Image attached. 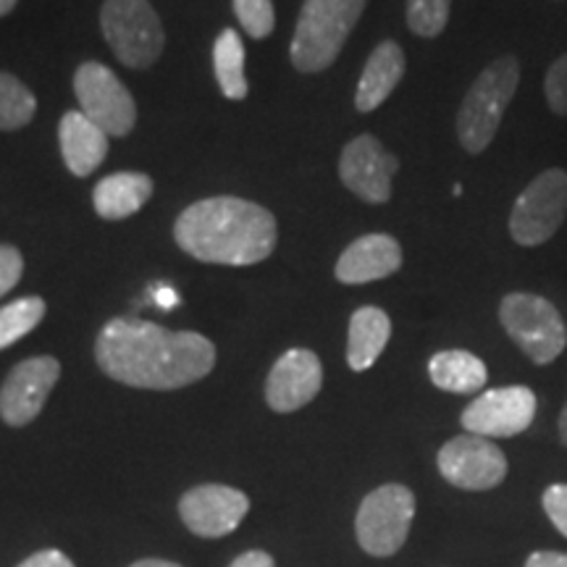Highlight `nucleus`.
<instances>
[{
    "mask_svg": "<svg viewBox=\"0 0 567 567\" xmlns=\"http://www.w3.org/2000/svg\"><path fill=\"white\" fill-rule=\"evenodd\" d=\"M19 567H76V565L71 563V559L63 555V551L45 549V551H38V555L27 557Z\"/></svg>",
    "mask_w": 567,
    "mask_h": 567,
    "instance_id": "30",
    "label": "nucleus"
},
{
    "mask_svg": "<svg viewBox=\"0 0 567 567\" xmlns=\"http://www.w3.org/2000/svg\"><path fill=\"white\" fill-rule=\"evenodd\" d=\"M536 394L528 386L488 389L463 410V429L484 439L523 434L536 417Z\"/></svg>",
    "mask_w": 567,
    "mask_h": 567,
    "instance_id": "11",
    "label": "nucleus"
},
{
    "mask_svg": "<svg viewBox=\"0 0 567 567\" xmlns=\"http://www.w3.org/2000/svg\"><path fill=\"white\" fill-rule=\"evenodd\" d=\"M402 268V247L389 234H365L347 245V250L337 260V281L347 287L371 284L396 274Z\"/></svg>",
    "mask_w": 567,
    "mask_h": 567,
    "instance_id": "16",
    "label": "nucleus"
},
{
    "mask_svg": "<svg viewBox=\"0 0 567 567\" xmlns=\"http://www.w3.org/2000/svg\"><path fill=\"white\" fill-rule=\"evenodd\" d=\"M61 155L74 176H90L109 155V134L82 111H66L59 126Z\"/></svg>",
    "mask_w": 567,
    "mask_h": 567,
    "instance_id": "18",
    "label": "nucleus"
},
{
    "mask_svg": "<svg viewBox=\"0 0 567 567\" xmlns=\"http://www.w3.org/2000/svg\"><path fill=\"white\" fill-rule=\"evenodd\" d=\"M389 337H392V318L384 310L373 305L354 310L350 318V337H347V363L352 371H368L386 350Z\"/></svg>",
    "mask_w": 567,
    "mask_h": 567,
    "instance_id": "20",
    "label": "nucleus"
},
{
    "mask_svg": "<svg viewBox=\"0 0 567 567\" xmlns=\"http://www.w3.org/2000/svg\"><path fill=\"white\" fill-rule=\"evenodd\" d=\"M405 76V51L400 42L384 40L368 55L363 74H360L358 90H354V109L371 113L386 101Z\"/></svg>",
    "mask_w": 567,
    "mask_h": 567,
    "instance_id": "17",
    "label": "nucleus"
},
{
    "mask_svg": "<svg viewBox=\"0 0 567 567\" xmlns=\"http://www.w3.org/2000/svg\"><path fill=\"white\" fill-rule=\"evenodd\" d=\"M101 27L111 51L130 69L153 66L166 45L161 17L151 0H105Z\"/></svg>",
    "mask_w": 567,
    "mask_h": 567,
    "instance_id": "6",
    "label": "nucleus"
},
{
    "mask_svg": "<svg viewBox=\"0 0 567 567\" xmlns=\"http://www.w3.org/2000/svg\"><path fill=\"white\" fill-rule=\"evenodd\" d=\"M323 384V365L316 352L287 350L266 381V402L274 413H295L316 400Z\"/></svg>",
    "mask_w": 567,
    "mask_h": 567,
    "instance_id": "15",
    "label": "nucleus"
},
{
    "mask_svg": "<svg viewBox=\"0 0 567 567\" xmlns=\"http://www.w3.org/2000/svg\"><path fill=\"white\" fill-rule=\"evenodd\" d=\"M247 509H250L247 494L224 484L195 486L179 502L184 526L203 538L229 536L245 520Z\"/></svg>",
    "mask_w": 567,
    "mask_h": 567,
    "instance_id": "14",
    "label": "nucleus"
},
{
    "mask_svg": "<svg viewBox=\"0 0 567 567\" xmlns=\"http://www.w3.org/2000/svg\"><path fill=\"white\" fill-rule=\"evenodd\" d=\"M45 300L42 297H19L0 308V350L19 342L21 337H27L40 326L42 318H45Z\"/></svg>",
    "mask_w": 567,
    "mask_h": 567,
    "instance_id": "24",
    "label": "nucleus"
},
{
    "mask_svg": "<svg viewBox=\"0 0 567 567\" xmlns=\"http://www.w3.org/2000/svg\"><path fill=\"white\" fill-rule=\"evenodd\" d=\"M213 69H216L218 87L229 101H245L250 84L245 76V45L234 30H224L213 45Z\"/></svg>",
    "mask_w": 567,
    "mask_h": 567,
    "instance_id": "22",
    "label": "nucleus"
},
{
    "mask_svg": "<svg viewBox=\"0 0 567 567\" xmlns=\"http://www.w3.org/2000/svg\"><path fill=\"white\" fill-rule=\"evenodd\" d=\"M132 567H182V565L168 563V559H140V563H134Z\"/></svg>",
    "mask_w": 567,
    "mask_h": 567,
    "instance_id": "34",
    "label": "nucleus"
},
{
    "mask_svg": "<svg viewBox=\"0 0 567 567\" xmlns=\"http://www.w3.org/2000/svg\"><path fill=\"white\" fill-rule=\"evenodd\" d=\"M567 218V172L547 168L523 189L509 213V237L520 247L549 243Z\"/></svg>",
    "mask_w": 567,
    "mask_h": 567,
    "instance_id": "8",
    "label": "nucleus"
},
{
    "mask_svg": "<svg viewBox=\"0 0 567 567\" xmlns=\"http://www.w3.org/2000/svg\"><path fill=\"white\" fill-rule=\"evenodd\" d=\"M17 3H19V0H0V19L9 17V13L17 9Z\"/></svg>",
    "mask_w": 567,
    "mask_h": 567,
    "instance_id": "35",
    "label": "nucleus"
},
{
    "mask_svg": "<svg viewBox=\"0 0 567 567\" xmlns=\"http://www.w3.org/2000/svg\"><path fill=\"white\" fill-rule=\"evenodd\" d=\"M74 92L84 116L109 137H126L137 124V103L132 92L103 63L84 61L74 74Z\"/></svg>",
    "mask_w": 567,
    "mask_h": 567,
    "instance_id": "9",
    "label": "nucleus"
},
{
    "mask_svg": "<svg viewBox=\"0 0 567 567\" xmlns=\"http://www.w3.org/2000/svg\"><path fill=\"white\" fill-rule=\"evenodd\" d=\"M97 365L109 379L134 389L172 392L205 379L216 347L197 331H168L142 318H113L95 342Z\"/></svg>",
    "mask_w": 567,
    "mask_h": 567,
    "instance_id": "1",
    "label": "nucleus"
},
{
    "mask_svg": "<svg viewBox=\"0 0 567 567\" xmlns=\"http://www.w3.org/2000/svg\"><path fill=\"white\" fill-rule=\"evenodd\" d=\"M231 3L239 24L252 40H264L274 32L276 13L271 0H231Z\"/></svg>",
    "mask_w": 567,
    "mask_h": 567,
    "instance_id": "26",
    "label": "nucleus"
},
{
    "mask_svg": "<svg viewBox=\"0 0 567 567\" xmlns=\"http://www.w3.org/2000/svg\"><path fill=\"white\" fill-rule=\"evenodd\" d=\"M544 97L555 116L567 118V53L559 55L544 76Z\"/></svg>",
    "mask_w": 567,
    "mask_h": 567,
    "instance_id": "27",
    "label": "nucleus"
},
{
    "mask_svg": "<svg viewBox=\"0 0 567 567\" xmlns=\"http://www.w3.org/2000/svg\"><path fill=\"white\" fill-rule=\"evenodd\" d=\"M439 473L452 486L465 492H486L499 486L507 476V457L492 439L463 434L450 439L439 450Z\"/></svg>",
    "mask_w": 567,
    "mask_h": 567,
    "instance_id": "10",
    "label": "nucleus"
},
{
    "mask_svg": "<svg viewBox=\"0 0 567 567\" xmlns=\"http://www.w3.org/2000/svg\"><path fill=\"white\" fill-rule=\"evenodd\" d=\"M24 274V258L13 245H0V297L9 295Z\"/></svg>",
    "mask_w": 567,
    "mask_h": 567,
    "instance_id": "28",
    "label": "nucleus"
},
{
    "mask_svg": "<svg viewBox=\"0 0 567 567\" xmlns=\"http://www.w3.org/2000/svg\"><path fill=\"white\" fill-rule=\"evenodd\" d=\"M400 172V161L375 140L360 134L344 145L339 158V179L363 203L384 205L392 197V179Z\"/></svg>",
    "mask_w": 567,
    "mask_h": 567,
    "instance_id": "12",
    "label": "nucleus"
},
{
    "mask_svg": "<svg viewBox=\"0 0 567 567\" xmlns=\"http://www.w3.org/2000/svg\"><path fill=\"white\" fill-rule=\"evenodd\" d=\"M153 297L163 310H172V308H176V305H179V295H176L172 287H155Z\"/></svg>",
    "mask_w": 567,
    "mask_h": 567,
    "instance_id": "33",
    "label": "nucleus"
},
{
    "mask_svg": "<svg viewBox=\"0 0 567 567\" xmlns=\"http://www.w3.org/2000/svg\"><path fill=\"white\" fill-rule=\"evenodd\" d=\"M176 245L203 264L255 266L279 243L271 210L243 197H208L182 210L174 224Z\"/></svg>",
    "mask_w": 567,
    "mask_h": 567,
    "instance_id": "2",
    "label": "nucleus"
},
{
    "mask_svg": "<svg viewBox=\"0 0 567 567\" xmlns=\"http://www.w3.org/2000/svg\"><path fill=\"white\" fill-rule=\"evenodd\" d=\"M526 567H567V555L563 551H534Z\"/></svg>",
    "mask_w": 567,
    "mask_h": 567,
    "instance_id": "31",
    "label": "nucleus"
},
{
    "mask_svg": "<svg viewBox=\"0 0 567 567\" xmlns=\"http://www.w3.org/2000/svg\"><path fill=\"white\" fill-rule=\"evenodd\" d=\"M368 0H305L289 59L302 74H321L339 59Z\"/></svg>",
    "mask_w": 567,
    "mask_h": 567,
    "instance_id": "4",
    "label": "nucleus"
},
{
    "mask_svg": "<svg viewBox=\"0 0 567 567\" xmlns=\"http://www.w3.org/2000/svg\"><path fill=\"white\" fill-rule=\"evenodd\" d=\"M559 439H563V444L567 446V405L563 410V415H559Z\"/></svg>",
    "mask_w": 567,
    "mask_h": 567,
    "instance_id": "36",
    "label": "nucleus"
},
{
    "mask_svg": "<svg viewBox=\"0 0 567 567\" xmlns=\"http://www.w3.org/2000/svg\"><path fill=\"white\" fill-rule=\"evenodd\" d=\"M517 87L520 61L513 53L494 59L467 87L457 111V140L465 153L481 155L492 145Z\"/></svg>",
    "mask_w": 567,
    "mask_h": 567,
    "instance_id": "3",
    "label": "nucleus"
},
{
    "mask_svg": "<svg viewBox=\"0 0 567 567\" xmlns=\"http://www.w3.org/2000/svg\"><path fill=\"white\" fill-rule=\"evenodd\" d=\"M153 179L140 172H118L105 176L92 189V205L95 213L105 221H122L142 210V205L151 200Z\"/></svg>",
    "mask_w": 567,
    "mask_h": 567,
    "instance_id": "19",
    "label": "nucleus"
},
{
    "mask_svg": "<svg viewBox=\"0 0 567 567\" xmlns=\"http://www.w3.org/2000/svg\"><path fill=\"white\" fill-rule=\"evenodd\" d=\"M415 517V496L408 486H379L363 499L354 520L360 547L373 557H392L408 542Z\"/></svg>",
    "mask_w": 567,
    "mask_h": 567,
    "instance_id": "7",
    "label": "nucleus"
},
{
    "mask_svg": "<svg viewBox=\"0 0 567 567\" xmlns=\"http://www.w3.org/2000/svg\"><path fill=\"white\" fill-rule=\"evenodd\" d=\"M38 113V97L19 76L0 71V132H17Z\"/></svg>",
    "mask_w": 567,
    "mask_h": 567,
    "instance_id": "23",
    "label": "nucleus"
},
{
    "mask_svg": "<svg viewBox=\"0 0 567 567\" xmlns=\"http://www.w3.org/2000/svg\"><path fill=\"white\" fill-rule=\"evenodd\" d=\"M61 379V363L51 354L21 360L0 386V417L13 429L32 423Z\"/></svg>",
    "mask_w": 567,
    "mask_h": 567,
    "instance_id": "13",
    "label": "nucleus"
},
{
    "mask_svg": "<svg viewBox=\"0 0 567 567\" xmlns=\"http://www.w3.org/2000/svg\"><path fill=\"white\" fill-rule=\"evenodd\" d=\"M434 386L450 394H476L486 386V363L467 350L436 352L429 363Z\"/></svg>",
    "mask_w": 567,
    "mask_h": 567,
    "instance_id": "21",
    "label": "nucleus"
},
{
    "mask_svg": "<svg viewBox=\"0 0 567 567\" xmlns=\"http://www.w3.org/2000/svg\"><path fill=\"white\" fill-rule=\"evenodd\" d=\"M542 505L555 528L567 538V484H551L542 496Z\"/></svg>",
    "mask_w": 567,
    "mask_h": 567,
    "instance_id": "29",
    "label": "nucleus"
},
{
    "mask_svg": "<svg viewBox=\"0 0 567 567\" xmlns=\"http://www.w3.org/2000/svg\"><path fill=\"white\" fill-rule=\"evenodd\" d=\"M499 321L517 350L536 365L555 363L567 347V329L559 310L547 297L509 292L499 302Z\"/></svg>",
    "mask_w": 567,
    "mask_h": 567,
    "instance_id": "5",
    "label": "nucleus"
},
{
    "mask_svg": "<svg viewBox=\"0 0 567 567\" xmlns=\"http://www.w3.org/2000/svg\"><path fill=\"white\" fill-rule=\"evenodd\" d=\"M229 567H276V565L271 555H266V551L260 549H252V551H245V555H239Z\"/></svg>",
    "mask_w": 567,
    "mask_h": 567,
    "instance_id": "32",
    "label": "nucleus"
},
{
    "mask_svg": "<svg viewBox=\"0 0 567 567\" xmlns=\"http://www.w3.org/2000/svg\"><path fill=\"white\" fill-rule=\"evenodd\" d=\"M452 0H408V27L417 38L434 40L446 30Z\"/></svg>",
    "mask_w": 567,
    "mask_h": 567,
    "instance_id": "25",
    "label": "nucleus"
}]
</instances>
